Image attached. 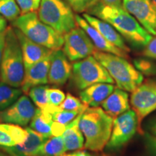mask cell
<instances>
[{
    "label": "cell",
    "mask_w": 156,
    "mask_h": 156,
    "mask_svg": "<svg viewBox=\"0 0 156 156\" xmlns=\"http://www.w3.org/2000/svg\"><path fill=\"white\" fill-rule=\"evenodd\" d=\"M25 129L28 132V135L23 143L13 147L0 146V148L9 156H36L40 147L48 138L30 127Z\"/></svg>",
    "instance_id": "2e32d148"
},
{
    "label": "cell",
    "mask_w": 156,
    "mask_h": 156,
    "mask_svg": "<svg viewBox=\"0 0 156 156\" xmlns=\"http://www.w3.org/2000/svg\"><path fill=\"white\" fill-rule=\"evenodd\" d=\"M144 56L156 60V36L153 37L146 45L142 52Z\"/></svg>",
    "instance_id": "e575fe53"
},
{
    "label": "cell",
    "mask_w": 156,
    "mask_h": 156,
    "mask_svg": "<svg viewBox=\"0 0 156 156\" xmlns=\"http://www.w3.org/2000/svg\"><path fill=\"white\" fill-rule=\"evenodd\" d=\"M136 132L137 116L132 109H129L114 119L112 133L105 151L108 154L119 151L132 140Z\"/></svg>",
    "instance_id": "ba28073f"
},
{
    "label": "cell",
    "mask_w": 156,
    "mask_h": 156,
    "mask_svg": "<svg viewBox=\"0 0 156 156\" xmlns=\"http://www.w3.org/2000/svg\"><path fill=\"white\" fill-rule=\"evenodd\" d=\"M75 18L78 26L80 27L85 31L87 36L92 41L96 49L103 52H106V53L122 56L123 58H126L128 57V53L108 42L96 29L90 25L84 17H82L78 15H75Z\"/></svg>",
    "instance_id": "e0dca14e"
},
{
    "label": "cell",
    "mask_w": 156,
    "mask_h": 156,
    "mask_svg": "<svg viewBox=\"0 0 156 156\" xmlns=\"http://www.w3.org/2000/svg\"><path fill=\"white\" fill-rule=\"evenodd\" d=\"M5 36H6V30H4L3 32L0 33V67H1L2 58V55H3L4 47H5Z\"/></svg>",
    "instance_id": "f35d334b"
},
{
    "label": "cell",
    "mask_w": 156,
    "mask_h": 156,
    "mask_svg": "<svg viewBox=\"0 0 156 156\" xmlns=\"http://www.w3.org/2000/svg\"><path fill=\"white\" fill-rule=\"evenodd\" d=\"M62 156H96V155L90 153V152L86 151L78 150V151L71 152L69 153H64Z\"/></svg>",
    "instance_id": "8d00e7d4"
},
{
    "label": "cell",
    "mask_w": 156,
    "mask_h": 156,
    "mask_svg": "<svg viewBox=\"0 0 156 156\" xmlns=\"http://www.w3.org/2000/svg\"><path fill=\"white\" fill-rule=\"evenodd\" d=\"M50 56L51 54L25 69L24 79L21 85L22 91L28 93V91L33 87L48 83Z\"/></svg>",
    "instance_id": "9a60e30c"
},
{
    "label": "cell",
    "mask_w": 156,
    "mask_h": 156,
    "mask_svg": "<svg viewBox=\"0 0 156 156\" xmlns=\"http://www.w3.org/2000/svg\"><path fill=\"white\" fill-rule=\"evenodd\" d=\"M54 121L51 115L46 111L36 108V114L30 122V127L47 138L52 136V126Z\"/></svg>",
    "instance_id": "7402d4cb"
},
{
    "label": "cell",
    "mask_w": 156,
    "mask_h": 156,
    "mask_svg": "<svg viewBox=\"0 0 156 156\" xmlns=\"http://www.w3.org/2000/svg\"><path fill=\"white\" fill-rule=\"evenodd\" d=\"M88 12L112 25L121 36L134 46L145 47L153 38L123 7H112L98 2Z\"/></svg>",
    "instance_id": "6da1fadb"
},
{
    "label": "cell",
    "mask_w": 156,
    "mask_h": 156,
    "mask_svg": "<svg viewBox=\"0 0 156 156\" xmlns=\"http://www.w3.org/2000/svg\"><path fill=\"white\" fill-rule=\"evenodd\" d=\"M16 145L9 129V124H0V146L13 147Z\"/></svg>",
    "instance_id": "1f68e13d"
},
{
    "label": "cell",
    "mask_w": 156,
    "mask_h": 156,
    "mask_svg": "<svg viewBox=\"0 0 156 156\" xmlns=\"http://www.w3.org/2000/svg\"><path fill=\"white\" fill-rule=\"evenodd\" d=\"M123 0H98V2L112 7H122Z\"/></svg>",
    "instance_id": "74e56055"
},
{
    "label": "cell",
    "mask_w": 156,
    "mask_h": 156,
    "mask_svg": "<svg viewBox=\"0 0 156 156\" xmlns=\"http://www.w3.org/2000/svg\"><path fill=\"white\" fill-rule=\"evenodd\" d=\"M22 94V90L0 82V112L10 106Z\"/></svg>",
    "instance_id": "cb8c5ba5"
},
{
    "label": "cell",
    "mask_w": 156,
    "mask_h": 156,
    "mask_svg": "<svg viewBox=\"0 0 156 156\" xmlns=\"http://www.w3.org/2000/svg\"><path fill=\"white\" fill-rule=\"evenodd\" d=\"M82 113L71 122L68 123L62 134L67 151H75L84 147L85 137L79 126Z\"/></svg>",
    "instance_id": "44dd1931"
},
{
    "label": "cell",
    "mask_w": 156,
    "mask_h": 156,
    "mask_svg": "<svg viewBox=\"0 0 156 156\" xmlns=\"http://www.w3.org/2000/svg\"><path fill=\"white\" fill-rule=\"evenodd\" d=\"M70 77L74 85L81 90L96 83H114L106 68L92 55L73 64Z\"/></svg>",
    "instance_id": "52a82bcc"
},
{
    "label": "cell",
    "mask_w": 156,
    "mask_h": 156,
    "mask_svg": "<svg viewBox=\"0 0 156 156\" xmlns=\"http://www.w3.org/2000/svg\"><path fill=\"white\" fill-rule=\"evenodd\" d=\"M103 156H105V155H103Z\"/></svg>",
    "instance_id": "7bdbcfd3"
},
{
    "label": "cell",
    "mask_w": 156,
    "mask_h": 156,
    "mask_svg": "<svg viewBox=\"0 0 156 156\" xmlns=\"http://www.w3.org/2000/svg\"><path fill=\"white\" fill-rule=\"evenodd\" d=\"M7 28V20L3 16L0 15V33L3 32Z\"/></svg>",
    "instance_id": "ab89813d"
},
{
    "label": "cell",
    "mask_w": 156,
    "mask_h": 156,
    "mask_svg": "<svg viewBox=\"0 0 156 156\" xmlns=\"http://www.w3.org/2000/svg\"><path fill=\"white\" fill-rule=\"evenodd\" d=\"M101 108L113 118L130 109L129 94L125 90L115 87L112 94L101 103Z\"/></svg>",
    "instance_id": "ffe728a7"
},
{
    "label": "cell",
    "mask_w": 156,
    "mask_h": 156,
    "mask_svg": "<svg viewBox=\"0 0 156 156\" xmlns=\"http://www.w3.org/2000/svg\"><path fill=\"white\" fill-rule=\"evenodd\" d=\"M83 17L90 25L96 29L108 42L126 53L130 51L129 48L126 46L124 38L112 25H111L106 21L90 15L89 13H84Z\"/></svg>",
    "instance_id": "ac0fdd59"
},
{
    "label": "cell",
    "mask_w": 156,
    "mask_h": 156,
    "mask_svg": "<svg viewBox=\"0 0 156 156\" xmlns=\"http://www.w3.org/2000/svg\"><path fill=\"white\" fill-rule=\"evenodd\" d=\"M20 14V9L15 0H0V15L5 18L14 21Z\"/></svg>",
    "instance_id": "4316f807"
},
{
    "label": "cell",
    "mask_w": 156,
    "mask_h": 156,
    "mask_svg": "<svg viewBox=\"0 0 156 156\" xmlns=\"http://www.w3.org/2000/svg\"><path fill=\"white\" fill-rule=\"evenodd\" d=\"M0 156H5V155H4V154L2 153H0Z\"/></svg>",
    "instance_id": "60d3db41"
},
{
    "label": "cell",
    "mask_w": 156,
    "mask_h": 156,
    "mask_svg": "<svg viewBox=\"0 0 156 156\" xmlns=\"http://www.w3.org/2000/svg\"><path fill=\"white\" fill-rule=\"evenodd\" d=\"M65 94L63 91L57 88H48V98L49 104L53 106H59L65 99Z\"/></svg>",
    "instance_id": "836d02e7"
},
{
    "label": "cell",
    "mask_w": 156,
    "mask_h": 156,
    "mask_svg": "<svg viewBox=\"0 0 156 156\" xmlns=\"http://www.w3.org/2000/svg\"><path fill=\"white\" fill-rule=\"evenodd\" d=\"M93 56L106 68L118 88L132 92L143 82V75L125 58L98 49Z\"/></svg>",
    "instance_id": "277c9868"
},
{
    "label": "cell",
    "mask_w": 156,
    "mask_h": 156,
    "mask_svg": "<svg viewBox=\"0 0 156 156\" xmlns=\"http://www.w3.org/2000/svg\"><path fill=\"white\" fill-rule=\"evenodd\" d=\"M143 149L136 156H156V136L144 132Z\"/></svg>",
    "instance_id": "f1b7e54d"
},
{
    "label": "cell",
    "mask_w": 156,
    "mask_h": 156,
    "mask_svg": "<svg viewBox=\"0 0 156 156\" xmlns=\"http://www.w3.org/2000/svg\"><path fill=\"white\" fill-rule=\"evenodd\" d=\"M113 122L114 118L101 107H87L82 113L79 122L85 137V149L103 151L110 138Z\"/></svg>",
    "instance_id": "7a4b0ae2"
},
{
    "label": "cell",
    "mask_w": 156,
    "mask_h": 156,
    "mask_svg": "<svg viewBox=\"0 0 156 156\" xmlns=\"http://www.w3.org/2000/svg\"><path fill=\"white\" fill-rule=\"evenodd\" d=\"M122 7L152 36H156V5L153 0H123Z\"/></svg>",
    "instance_id": "8fae6325"
},
{
    "label": "cell",
    "mask_w": 156,
    "mask_h": 156,
    "mask_svg": "<svg viewBox=\"0 0 156 156\" xmlns=\"http://www.w3.org/2000/svg\"><path fill=\"white\" fill-rule=\"evenodd\" d=\"M42 110L49 113L51 115L52 119L54 122L67 125L68 123L71 122L73 119H75L78 115L83 112L85 109V110L67 111L63 110L59 106H53L51 105H49L47 108L42 109Z\"/></svg>",
    "instance_id": "d4e9b609"
},
{
    "label": "cell",
    "mask_w": 156,
    "mask_h": 156,
    "mask_svg": "<svg viewBox=\"0 0 156 156\" xmlns=\"http://www.w3.org/2000/svg\"><path fill=\"white\" fill-rule=\"evenodd\" d=\"M69 5L73 11L81 13L88 12L98 2V0H64Z\"/></svg>",
    "instance_id": "4dcf8cb0"
},
{
    "label": "cell",
    "mask_w": 156,
    "mask_h": 156,
    "mask_svg": "<svg viewBox=\"0 0 156 156\" xmlns=\"http://www.w3.org/2000/svg\"><path fill=\"white\" fill-rule=\"evenodd\" d=\"M73 65L61 49L52 51L50 56L48 71V83L61 86L67 83L70 77Z\"/></svg>",
    "instance_id": "4fadbf2b"
},
{
    "label": "cell",
    "mask_w": 156,
    "mask_h": 156,
    "mask_svg": "<svg viewBox=\"0 0 156 156\" xmlns=\"http://www.w3.org/2000/svg\"><path fill=\"white\" fill-rule=\"evenodd\" d=\"M20 9L21 15L27 14L38 10L41 0H15Z\"/></svg>",
    "instance_id": "d6a6232c"
},
{
    "label": "cell",
    "mask_w": 156,
    "mask_h": 156,
    "mask_svg": "<svg viewBox=\"0 0 156 156\" xmlns=\"http://www.w3.org/2000/svg\"><path fill=\"white\" fill-rule=\"evenodd\" d=\"M25 75L23 54L18 38L10 27L6 29L3 55L0 67V81L18 88Z\"/></svg>",
    "instance_id": "3957f363"
},
{
    "label": "cell",
    "mask_w": 156,
    "mask_h": 156,
    "mask_svg": "<svg viewBox=\"0 0 156 156\" xmlns=\"http://www.w3.org/2000/svg\"><path fill=\"white\" fill-rule=\"evenodd\" d=\"M14 30L20 45L25 69L51 54L52 50L31 41L18 28Z\"/></svg>",
    "instance_id": "5bb4252c"
},
{
    "label": "cell",
    "mask_w": 156,
    "mask_h": 156,
    "mask_svg": "<svg viewBox=\"0 0 156 156\" xmlns=\"http://www.w3.org/2000/svg\"><path fill=\"white\" fill-rule=\"evenodd\" d=\"M13 25L31 41L51 50H58L63 46L64 36L43 23L36 12L20 15Z\"/></svg>",
    "instance_id": "5b68a950"
},
{
    "label": "cell",
    "mask_w": 156,
    "mask_h": 156,
    "mask_svg": "<svg viewBox=\"0 0 156 156\" xmlns=\"http://www.w3.org/2000/svg\"><path fill=\"white\" fill-rule=\"evenodd\" d=\"M114 89L115 86L112 83H96L81 90L80 98L87 107H99Z\"/></svg>",
    "instance_id": "d6986e66"
},
{
    "label": "cell",
    "mask_w": 156,
    "mask_h": 156,
    "mask_svg": "<svg viewBox=\"0 0 156 156\" xmlns=\"http://www.w3.org/2000/svg\"><path fill=\"white\" fill-rule=\"evenodd\" d=\"M38 15L62 36L78 26L73 9L64 0H41Z\"/></svg>",
    "instance_id": "8992f818"
},
{
    "label": "cell",
    "mask_w": 156,
    "mask_h": 156,
    "mask_svg": "<svg viewBox=\"0 0 156 156\" xmlns=\"http://www.w3.org/2000/svg\"><path fill=\"white\" fill-rule=\"evenodd\" d=\"M153 2L154 3H155V5H156V0H153Z\"/></svg>",
    "instance_id": "b9f144b4"
},
{
    "label": "cell",
    "mask_w": 156,
    "mask_h": 156,
    "mask_svg": "<svg viewBox=\"0 0 156 156\" xmlns=\"http://www.w3.org/2000/svg\"><path fill=\"white\" fill-rule=\"evenodd\" d=\"M66 152L63 136H54L43 144L36 156H62Z\"/></svg>",
    "instance_id": "603a6c76"
},
{
    "label": "cell",
    "mask_w": 156,
    "mask_h": 156,
    "mask_svg": "<svg viewBox=\"0 0 156 156\" xmlns=\"http://www.w3.org/2000/svg\"><path fill=\"white\" fill-rule=\"evenodd\" d=\"M143 132L156 136V114L147 121L144 126Z\"/></svg>",
    "instance_id": "d590c367"
},
{
    "label": "cell",
    "mask_w": 156,
    "mask_h": 156,
    "mask_svg": "<svg viewBox=\"0 0 156 156\" xmlns=\"http://www.w3.org/2000/svg\"><path fill=\"white\" fill-rule=\"evenodd\" d=\"M134 67L142 75L152 77L156 75V64L153 60L147 57H139L134 59Z\"/></svg>",
    "instance_id": "83f0119b"
},
{
    "label": "cell",
    "mask_w": 156,
    "mask_h": 156,
    "mask_svg": "<svg viewBox=\"0 0 156 156\" xmlns=\"http://www.w3.org/2000/svg\"><path fill=\"white\" fill-rule=\"evenodd\" d=\"M63 110L67 111H76V110H85L87 108L86 105L78 99L77 98L73 96L70 93H67L62 104L59 106Z\"/></svg>",
    "instance_id": "f546056e"
},
{
    "label": "cell",
    "mask_w": 156,
    "mask_h": 156,
    "mask_svg": "<svg viewBox=\"0 0 156 156\" xmlns=\"http://www.w3.org/2000/svg\"><path fill=\"white\" fill-rule=\"evenodd\" d=\"M36 110L30 99L26 95H21L10 106L0 112V122L26 126L32 120Z\"/></svg>",
    "instance_id": "7c38bea8"
},
{
    "label": "cell",
    "mask_w": 156,
    "mask_h": 156,
    "mask_svg": "<svg viewBox=\"0 0 156 156\" xmlns=\"http://www.w3.org/2000/svg\"><path fill=\"white\" fill-rule=\"evenodd\" d=\"M48 86L41 85L33 87L28 91L29 96L38 108L45 109L50 105L48 98Z\"/></svg>",
    "instance_id": "484cf974"
},
{
    "label": "cell",
    "mask_w": 156,
    "mask_h": 156,
    "mask_svg": "<svg viewBox=\"0 0 156 156\" xmlns=\"http://www.w3.org/2000/svg\"><path fill=\"white\" fill-rule=\"evenodd\" d=\"M129 102L137 116L138 132L142 135V121L156 110V82L152 80L142 82L132 92Z\"/></svg>",
    "instance_id": "9c48e42d"
},
{
    "label": "cell",
    "mask_w": 156,
    "mask_h": 156,
    "mask_svg": "<svg viewBox=\"0 0 156 156\" xmlns=\"http://www.w3.org/2000/svg\"><path fill=\"white\" fill-rule=\"evenodd\" d=\"M96 50L85 31L77 26L64 36L63 51L71 62H77L91 56Z\"/></svg>",
    "instance_id": "30bf717a"
}]
</instances>
